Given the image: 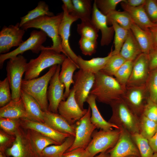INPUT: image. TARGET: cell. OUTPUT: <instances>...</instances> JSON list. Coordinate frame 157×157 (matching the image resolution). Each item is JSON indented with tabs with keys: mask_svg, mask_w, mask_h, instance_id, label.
I'll use <instances>...</instances> for the list:
<instances>
[{
	"mask_svg": "<svg viewBox=\"0 0 157 157\" xmlns=\"http://www.w3.org/2000/svg\"><path fill=\"white\" fill-rule=\"evenodd\" d=\"M126 89L115 78L100 71L95 75L94 82L90 94L95 96L98 102L110 105L121 98Z\"/></svg>",
	"mask_w": 157,
	"mask_h": 157,
	"instance_id": "cell-1",
	"label": "cell"
},
{
	"mask_svg": "<svg viewBox=\"0 0 157 157\" xmlns=\"http://www.w3.org/2000/svg\"><path fill=\"white\" fill-rule=\"evenodd\" d=\"M63 17V12L52 16H43L26 22L21 28L25 30L31 28L40 29L51 39L52 45L50 47L65 55L61 47V39L58 33Z\"/></svg>",
	"mask_w": 157,
	"mask_h": 157,
	"instance_id": "cell-2",
	"label": "cell"
},
{
	"mask_svg": "<svg viewBox=\"0 0 157 157\" xmlns=\"http://www.w3.org/2000/svg\"><path fill=\"white\" fill-rule=\"evenodd\" d=\"M67 57L64 54L43 46L39 56L27 63L24 79L30 80L37 78L45 69L55 65H61Z\"/></svg>",
	"mask_w": 157,
	"mask_h": 157,
	"instance_id": "cell-3",
	"label": "cell"
},
{
	"mask_svg": "<svg viewBox=\"0 0 157 157\" xmlns=\"http://www.w3.org/2000/svg\"><path fill=\"white\" fill-rule=\"evenodd\" d=\"M112 115L108 120L119 129H123L131 135L139 133V117L130 109L121 98L110 104Z\"/></svg>",
	"mask_w": 157,
	"mask_h": 157,
	"instance_id": "cell-4",
	"label": "cell"
},
{
	"mask_svg": "<svg viewBox=\"0 0 157 157\" xmlns=\"http://www.w3.org/2000/svg\"><path fill=\"white\" fill-rule=\"evenodd\" d=\"M58 65L51 67L47 72L40 77L28 80L24 79L22 80L21 89L34 98L44 112L48 110V85L56 71Z\"/></svg>",
	"mask_w": 157,
	"mask_h": 157,
	"instance_id": "cell-5",
	"label": "cell"
},
{
	"mask_svg": "<svg viewBox=\"0 0 157 157\" xmlns=\"http://www.w3.org/2000/svg\"><path fill=\"white\" fill-rule=\"evenodd\" d=\"M120 133V129H100L98 131H94L91 141L85 148L89 157H94L99 153L112 148L117 143Z\"/></svg>",
	"mask_w": 157,
	"mask_h": 157,
	"instance_id": "cell-6",
	"label": "cell"
},
{
	"mask_svg": "<svg viewBox=\"0 0 157 157\" xmlns=\"http://www.w3.org/2000/svg\"><path fill=\"white\" fill-rule=\"evenodd\" d=\"M27 63V60L22 55L9 59L7 63V77L11 91L13 100L18 101L21 98L22 77L26 71Z\"/></svg>",
	"mask_w": 157,
	"mask_h": 157,
	"instance_id": "cell-7",
	"label": "cell"
},
{
	"mask_svg": "<svg viewBox=\"0 0 157 157\" xmlns=\"http://www.w3.org/2000/svg\"><path fill=\"white\" fill-rule=\"evenodd\" d=\"M47 35L44 31L33 30L30 34L28 38L14 50L8 53L0 55V68H2L5 61L22 55L24 52L31 50L33 53H38L41 52L43 45L46 41Z\"/></svg>",
	"mask_w": 157,
	"mask_h": 157,
	"instance_id": "cell-8",
	"label": "cell"
},
{
	"mask_svg": "<svg viewBox=\"0 0 157 157\" xmlns=\"http://www.w3.org/2000/svg\"><path fill=\"white\" fill-rule=\"evenodd\" d=\"M91 108L89 106L86 113L74 125L75 132L74 141L66 152L78 148H85L90 143L92 134L97 129L91 121Z\"/></svg>",
	"mask_w": 157,
	"mask_h": 157,
	"instance_id": "cell-9",
	"label": "cell"
},
{
	"mask_svg": "<svg viewBox=\"0 0 157 157\" xmlns=\"http://www.w3.org/2000/svg\"><path fill=\"white\" fill-rule=\"evenodd\" d=\"M73 78L74 83L72 88L75 91V99L81 108L84 110V104L93 86L95 75L79 69L75 73Z\"/></svg>",
	"mask_w": 157,
	"mask_h": 157,
	"instance_id": "cell-10",
	"label": "cell"
},
{
	"mask_svg": "<svg viewBox=\"0 0 157 157\" xmlns=\"http://www.w3.org/2000/svg\"><path fill=\"white\" fill-rule=\"evenodd\" d=\"M145 85L126 87L122 98L132 111L140 117L149 98Z\"/></svg>",
	"mask_w": 157,
	"mask_h": 157,
	"instance_id": "cell-11",
	"label": "cell"
},
{
	"mask_svg": "<svg viewBox=\"0 0 157 157\" xmlns=\"http://www.w3.org/2000/svg\"><path fill=\"white\" fill-rule=\"evenodd\" d=\"M19 23L4 26L0 32V53H8L13 47H18L24 42L25 30L20 27Z\"/></svg>",
	"mask_w": 157,
	"mask_h": 157,
	"instance_id": "cell-12",
	"label": "cell"
},
{
	"mask_svg": "<svg viewBox=\"0 0 157 157\" xmlns=\"http://www.w3.org/2000/svg\"><path fill=\"white\" fill-rule=\"evenodd\" d=\"M120 133L115 145L108 151L109 157H126L135 156L140 157L137 147L131 135L125 130L120 129Z\"/></svg>",
	"mask_w": 157,
	"mask_h": 157,
	"instance_id": "cell-13",
	"label": "cell"
},
{
	"mask_svg": "<svg viewBox=\"0 0 157 157\" xmlns=\"http://www.w3.org/2000/svg\"><path fill=\"white\" fill-rule=\"evenodd\" d=\"M62 7L63 17L58 30L59 34L61 40V47L67 57L70 58L77 65L78 56L72 51L70 46L69 38L71 26L72 23L78 19L69 14L64 4Z\"/></svg>",
	"mask_w": 157,
	"mask_h": 157,
	"instance_id": "cell-14",
	"label": "cell"
},
{
	"mask_svg": "<svg viewBox=\"0 0 157 157\" xmlns=\"http://www.w3.org/2000/svg\"><path fill=\"white\" fill-rule=\"evenodd\" d=\"M75 91L70 89L69 95L66 100L62 101L58 107V113L71 125L76 122L86 113L87 109H82L77 103L74 96Z\"/></svg>",
	"mask_w": 157,
	"mask_h": 157,
	"instance_id": "cell-15",
	"label": "cell"
},
{
	"mask_svg": "<svg viewBox=\"0 0 157 157\" xmlns=\"http://www.w3.org/2000/svg\"><path fill=\"white\" fill-rule=\"evenodd\" d=\"M61 65H58L56 71L51 78L48 88L47 97L49 101L48 110L58 113V106L62 101H64V84L59 79Z\"/></svg>",
	"mask_w": 157,
	"mask_h": 157,
	"instance_id": "cell-16",
	"label": "cell"
},
{
	"mask_svg": "<svg viewBox=\"0 0 157 157\" xmlns=\"http://www.w3.org/2000/svg\"><path fill=\"white\" fill-rule=\"evenodd\" d=\"M150 72L148 55L142 53L133 61L132 72L126 87L145 85Z\"/></svg>",
	"mask_w": 157,
	"mask_h": 157,
	"instance_id": "cell-17",
	"label": "cell"
},
{
	"mask_svg": "<svg viewBox=\"0 0 157 157\" xmlns=\"http://www.w3.org/2000/svg\"><path fill=\"white\" fill-rule=\"evenodd\" d=\"M20 126L27 129L36 131L52 139L58 144L63 143L70 135L58 131L45 123L27 119H20Z\"/></svg>",
	"mask_w": 157,
	"mask_h": 157,
	"instance_id": "cell-18",
	"label": "cell"
},
{
	"mask_svg": "<svg viewBox=\"0 0 157 157\" xmlns=\"http://www.w3.org/2000/svg\"><path fill=\"white\" fill-rule=\"evenodd\" d=\"M92 6L91 20L97 28L101 32V46H107L113 39L115 33L114 28L112 26H108L106 16L99 11L94 1Z\"/></svg>",
	"mask_w": 157,
	"mask_h": 157,
	"instance_id": "cell-19",
	"label": "cell"
},
{
	"mask_svg": "<svg viewBox=\"0 0 157 157\" xmlns=\"http://www.w3.org/2000/svg\"><path fill=\"white\" fill-rule=\"evenodd\" d=\"M12 146L6 150V155L13 157H35L28 143L26 132L19 127Z\"/></svg>",
	"mask_w": 157,
	"mask_h": 157,
	"instance_id": "cell-20",
	"label": "cell"
},
{
	"mask_svg": "<svg viewBox=\"0 0 157 157\" xmlns=\"http://www.w3.org/2000/svg\"><path fill=\"white\" fill-rule=\"evenodd\" d=\"M26 137L35 157H41V153L47 147L51 144H59L52 139L31 129H27Z\"/></svg>",
	"mask_w": 157,
	"mask_h": 157,
	"instance_id": "cell-21",
	"label": "cell"
},
{
	"mask_svg": "<svg viewBox=\"0 0 157 157\" xmlns=\"http://www.w3.org/2000/svg\"><path fill=\"white\" fill-rule=\"evenodd\" d=\"M44 123L59 132L75 136L74 125H70L58 113L47 110L44 112Z\"/></svg>",
	"mask_w": 157,
	"mask_h": 157,
	"instance_id": "cell-22",
	"label": "cell"
},
{
	"mask_svg": "<svg viewBox=\"0 0 157 157\" xmlns=\"http://www.w3.org/2000/svg\"><path fill=\"white\" fill-rule=\"evenodd\" d=\"M120 3L122 8L128 13L133 22L141 28L150 29L157 26V24L152 22L148 17L145 11L144 5L138 7L130 6L124 2Z\"/></svg>",
	"mask_w": 157,
	"mask_h": 157,
	"instance_id": "cell-23",
	"label": "cell"
},
{
	"mask_svg": "<svg viewBox=\"0 0 157 157\" xmlns=\"http://www.w3.org/2000/svg\"><path fill=\"white\" fill-rule=\"evenodd\" d=\"M31 120L26 110L21 98L18 101L12 100L0 108V118Z\"/></svg>",
	"mask_w": 157,
	"mask_h": 157,
	"instance_id": "cell-24",
	"label": "cell"
},
{
	"mask_svg": "<svg viewBox=\"0 0 157 157\" xmlns=\"http://www.w3.org/2000/svg\"><path fill=\"white\" fill-rule=\"evenodd\" d=\"M61 65L59 78L60 81L65 85L64 100H65L69 95L71 85L74 83L73 78L74 72L77 69H79V67L71 59L67 57Z\"/></svg>",
	"mask_w": 157,
	"mask_h": 157,
	"instance_id": "cell-25",
	"label": "cell"
},
{
	"mask_svg": "<svg viewBox=\"0 0 157 157\" xmlns=\"http://www.w3.org/2000/svg\"><path fill=\"white\" fill-rule=\"evenodd\" d=\"M130 29L143 53L148 55L154 49L152 37L149 29H144L133 23Z\"/></svg>",
	"mask_w": 157,
	"mask_h": 157,
	"instance_id": "cell-26",
	"label": "cell"
},
{
	"mask_svg": "<svg viewBox=\"0 0 157 157\" xmlns=\"http://www.w3.org/2000/svg\"><path fill=\"white\" fill-rule=\"evenodd\" d=\"M96 98L94 95L90 94L86 102L89 104L91 111L90 120L97 129L104 130L113 129H119L116 126L106 120L101 115L96 104Z\"/></svg>",
	"mask_w": 157,
	"mask_h": 157,
	"instance_id": "cell-27",
	"label": "cell"
},
{
	"mask_svg": "<svg viewBox=\"0 0 157 157\" xmlns=\"http://www.w3.org/2000/svg\"><path fill=\"white\" fill-rule=\"evenodd\" d=\"M112 48L110 52L106 56L93 58L88 60H85L80 56H78L77 64L79 69L96 74L101 71L105 66L112 56Z\"/></svg>",
	"mask_w": 157,
	"mask_h": 157,
	"instance_id": "cell-28",
	"label": "cell"
},
{
	"mask_svg": "<svg viewBox=\"0 0 157 157\" xmlns=\"http://www.w3.org/2000/svg\"><path fill=\"white\" fill-rule=\"evenodd\" d=\"M142 51L131 30H129L127 37L119 54L126 61H134Z\"/></svg>",
	"mask_w": 157,
	"mask_h": 157,
	"instance_id": "cell-29",
	"label": "cell"
},
{
	"mask_svg": "<svg viewBox=\"0 0 157 157\" xmlns=\"http://www.w3.org/2000/svg\"><path fill=\"white\" fill-rule=\"evenodd\" d=\"M21 97L31 120L44 123V111L37 101L22 89Z\"/></svg>",
	"mask_w": 157,
	"mask_h": 157,
	"instance_id": "cell-30",
	"label": "cell"
},
{
	"mask_svg": "<svg viewBox=\"0 0 157 157\" xmlns=\"http://www.w3.org/2000/svg\"><path fill=\"white\" fill-rule=\"evenodd\" d=\"M74 138V136L71 135L61 144L47 147L42 151L41 157H63L72 145Z\"/></svg>",
	"mask_w": 157,
	"mask_h": 157,
	"instance_id": "cell-31",
	"label": "cell"
},
{
	"mask_svg": "<svg viewBox=\"0 0 157 157\" xmlns=\"http://www.w3.org/2000/svg\"><path fill=\"white\" fill-rule=\"evenodd\" d=\"M74 12L70 14L81 20L91 19L92 6L90 0H72Z\"/></svg>",
	"mask_w": 157,
	"mask_h": 157,
	"instance_id": "cell-32",
	"label": "cell"
},
{
	"mask_svg": "<svg viewBox=\"0 0 157 157\" xmlns=\"http://www.w3.org/2000/svg\"><path fill=\"white\" fill-rule=\"evenodd\" d=\"M44 15L52 16L54 15L53 13L49 11V6L45 2L40 1L35 8L28 11L26 15L20 18L19 27L21 28L24 24L28 21Z\"/></svg>",
	"mask_w": 157,
	"mask_h": 157,
	"instance_id": "cell-33",
	"label": "cell"
},
{
	"mask_svg": "<svg viewBox=\"0 0 157 157\" xmlns=\"http://www.w3.org/2000/svg\"><path fill=\"white\" fill-rule=\"evenodd\" d=\"M77 31L81 37L97 41L99 30L91 19L81 21V23L77 24Z\"/></svg>",
	"mask_w": 157,
	"mask_h": 157,
	"instance_id": "cell-34",
	"label": "cell"
},
{
	"mask_svg": "<svg viewBox=\"0 0 157 157\" xmlns=\"http://www.w3.org/2000/svg\"><path fill=\"white\" fill-rule=\"evenodd\" d=\"M108 25L111 21L118 24L122 28L129 30L134 23L129 14L125 11H119L115 10L110 12L107 15Z\"/></svg>",
	"mask_w": 157,
	"mask_h": 157,
	"instance_id": "cell-35",
	"label": "cell"
},
{
	"mask_svg": "<svg viewBox=\"0 0 157 157\" xmlns=\"http://www.w3.org/2000/svg\"><path fill=\"white\" fill-rule=\"evenodd\" d=\"M109 25L113 26L115 32L114 39V49L112 52V56L119 54L128 35L129 30L120 26L113 21H111Z\"/></svg>",
	"mask_w": 157,
	"mask_h": 157,
	"instance_id": "cell-36",
	"label": "cell"
},
{
	"mask_svg": "<svg viewBox=\"0 0 157 157\" xmlns=\"http://www.w3.org/2000/svg\"><path fill=\"white\" fill-rule=\"evenodd\" d=\"M131 135L138 150L140 157H152L154 153L149 144L148 140L139 133Z\"/></svg>",
	"mask_w": 157,
	"mask_h": 157,
	"instance_id": "cell-37",
	"label": "cell"
},
{
	"mask_svg": "<svg viewBox=\"0 0 157 157\" xmlns=\"http://www.w3.org/2000/svg\"><path fill=\"white\" fill-rule=\"evenodd\" d=\"M157 130V123L142 115L139 117V133L149 140Z\"/></svg>",
	"mask_w": 157,
	"mask_h": 157,
	"instance_id": "cell-38",
	"label": "cell"
},
{
	"mask_svg": "<svg viewBox=\"0 0 157 157\" xmlns=\"http://www.w3.org/2000/svg\"><path fill=\"white\" fill-rule=\"evenodd\" d=\"M133 63V61H126L114 76L118 83L125 88L131 75Z\"/></svg>",
	"mask_w": 157,
	"mask_h": 157,
	"instance_id": "cell-39",
	"label": "cell"
},
{
	"mask_svg": "<svg viewBox=\"0 0 157 157\" xmlns=\"http://www.w3.org/2000/svg\"><path fill=\"white\" fill-rule=\"evenodd\" d=\"M126 61L119 53L112 56L101 71L108 75L113 76Z\"/></svg>",
	"mask_w": 157,
	"mask_h": 157,
	"instance_id": "cell-40",
	"label": "cell"
},
{
	"mask_svg": "<svg viewBox=\"0 0 157 157\" xmlns=\"http://www.w3.org/2000/svg\"><path fill=\"white\" fill-rule=\"evenodd\" d=\"M145 85L149 98L157 103V69L150 72Z\"/></svg>",
	"mask_w": 157,
	"mask_h": 157,
	"instance_id": "cell-41",
	"label": "cell"
},
{
	"mask_svg": "<svg viewBox=\"0 0 157 157\" xmlns=\"http://www.w3.org/2000/svg\"><path fill=\"white\" fill-rule=\"evenodd\" d=\"M20 126V119L0 118V126L3 131L10 135H15Z\"/></svg>",
	"mask_w": 157,
	"mask_h": 157,
	"instance_id": "cell-42",
	"label": "cell"
},
{
	"mask_svg": "<svg viewBox=\"0 0 157 157\" xmlns=\"http://www.w3.org/2000/svg\"><path fill=\"white\" fill-rule=\"evenodd\" d=\"M10 86L7 77L0 81V106H4L12 100Z\"/></svg>",
	"mask_w": 157,
	"mask_h": 157,
	"instance_id": "cell-43",
	"label": "cell"
},
{
	"mask_svg": "<svg viewBox=\"0 0 157 157\" xmlns=\"http://www.w3.org/2000/svg\"><path fill=\"white\" fill-rule=\"evenodd\" d=\"M124 0H95L96 6L103 14L107 15L110 12L115 10L117 5Z\"/></svg>",
	"mask_w": 157,
	"mask_h": 157,
	"instance_id": "cell-44",
	"label": "cell"
},
{
	"mask_svg": "<svg viewBox=\"0 0 157 157\" xmlns=\"http://www.w3.org/2000/svg\"><path fill=\"white\" fill-rule=\"evenodd\" d=\"M78 44L82 53L85 55L91 56L96 52L97 41L81 37Z\"/></svg>",
	"mask_w": 157,
	"mask_h": 157,
	"instance_id": "cell-45",
	"label": "cell"
},
{
	"mask_svg": "<svg viewBox=\"0 0 157 157\" xmlns=\"http://www.w3.org/2000/svg\"><path fill=\"white\" fill-rule=\"evenodd\" d=\"M142 115L157 123V103L149 98L144 106Z\"/></svg>",
	"mask_w": 157,
	"mask_h": 157,
	"instance_id": "cell-46",
	"label": "cell"
},
{
	"mask_svg": "<svg viewBox=\"0 0 157 157\" xmlns=\"http://www.w3.org/2000/svg\"><path fill=\"white\" fill-rule=\"evenodd\" d=\"M144 7L150 20L153 23L157 24V0H146Z\"/></svg>",
	"mask_w": 157,
	"mask_h": 157,
	"instance_id": "cell-47",
	"label": "cell"
},
{
	"mask_svg": "<svg viewBox=\"0 0 157 157\" xmlns=\"http://www.w3.org/2000/svg\"><path fill=\"white\" fill-rule=\"evenodd\" d=\"M63 157H89L85 148H78L65 152Z\"/></svg>",
	"mask_w": 157,
	"mask_h": 157,
	"instance_id": "cell-48",
	"label": "cell"
},
{
	"mask_svg": "<svg viewBox=\"0 0 157 157\" xmlns=\"http://www.w3.org/2000/svg\"><path fill=\"white\" fill-rule=\"evenodd\" d=\"M150 71L157 69V49H154L148 55Z\"/></svg>",
	"mask_w": 157,
	"mask_h": 157,
	"instance_id": "cell-49",
	"label": "cell"
},
{
	"mask_svg": "<svg viewBox=\"0 0 157 157\" xmlns=\"http://www.w3.org/2000/svg\"><path fill=\"white\" fill-rule=\"evenodd\" d=\"M9 138L8 135L2 132L1 131L0 133V152L4 154L7 149L6 144L9 140Z\"/></svg>",
	"mask_w": 157,
	"mask_h": 157,
	"instance_id": "cell-50",
	"label": "cell"
},
{
	"mask_svg": "<svg viewBox=\"0 0 157 157\" xmlns=\"http://www.w3.org/2000/svg\"><path fill=\"white\" fill-rule=\"evenodd\" d=\"M146 1V0H124V2L130 6L136 7L144 5Z\"/></svg>",
	"mask_w": 157,
	"mask_h": 157,
	"instance_id": "cell-51",
	"label": "cell"
},
{
	"mask_svg": "<svg viewBox=\"0 0 157 157\" xmlns=\"http://www.w3.org/2000/svg\"><path fill=\"white\" fill-rule=\"evenodd\" d=\"M148 141L154 153L157 152V130L153 135L148 140Z\"/></svg>",
	"mask_w": 157,
	"mask_h": 157,
	"instance_id": "cell-52",
	"label": "cell"
},
{
	"mask_svg": "<svg viewBox=\"0 0 157 157\" xmlns=\"http://www.w3.org/2000/svg\"><path fill=\"white\" fill-rule=\"evenodd\" d=\"M62 1L68 13L70 14H72L74 10V6L72 0H62Z\"/></svg>",
	"mask_w": 157,
	"mask_h": 157,
	"instance_id": "cell-53",
	"label": "cell"
},
{
	"mask_svg": "<svg viewBox=\"0 0 157 157\" xmlns=\"http://www.w3.org/2000/svg\"><path fill=\"white\" fill-rule=\"evenodd\" d=\"M149 29L152 35L154 49H157V26Z\"/></svg>",
	"mask_w": 157,
	"mask_h": 157,
	"instance_id": "cell-54",
	"label": "cell"
},
{
	"mask_svg": "<svg viewBox=\"0 0 157 157\" xmlns=\"http://www.w3.org/2000/svg\"><path fill=\"white\" fill-rule=\"evenodd\" d=\"M94 157H109V155L107 151L105 152L101 153Z\"/></svg>",
	"mask_w": 157,
	"mask_h": 157,
	"instance_id": "cell-55",
	"label": "cell"
},
{
	"mask_svg": "<svg viewBox=\"0 0 157 157\" xmlns=\"http://www.w3.org/2000/svg\"><path fill=\"white\" fill-rule=\"evenodd\" d=\"M0 157H6V156L4 154L2 153L1 152H0Z\"/></svg>",
	"mask_w": 157,
	"mask_h": 157,
	"instance_id": "cell-56",
	"label": "cell"
},
{
	"mask_svg": "<svg viewBox=\"0 0 157 157\" xmlns=\"http://www.w3.org/2000/svg\"><path fill=\"white\" fill-rule=\"evenodd\" d=\"M152 157H157V152L154 153Z\"/></svg>",
	"mask_w": 157,
	"mask_h": 157,
	"instance_id": "cell-57",
	"label": "cell"
},
{
	"mask_svg": "<svg viewBox=\"0 0 157 157\" xmlns=\"http://www.w3.org/2000/svg\"><path fill=\"white\" fill-rule=\"evenodd\" d=\"M126 157H138L135 156H129Z\"/></svg>",
	"mask_w": 157,
	"mask_h": 157,
	"instance_id": "cell-58",
	"label": "cell"
},
{
	"mask_svg": "<svg viewBox=\"0 0 157 157\" xmlns=\"http://www.w3.org/2000/svg\"><path fill=\"white\" fill-rule=\"evenodd\" d=\"M6 157H7L6 156Z\"/></svg>",
	"mask_w": 157,
	"mask_h": 157,
	"instance_id": "cell-59",
	"label": "cell"
}]
</instances>
